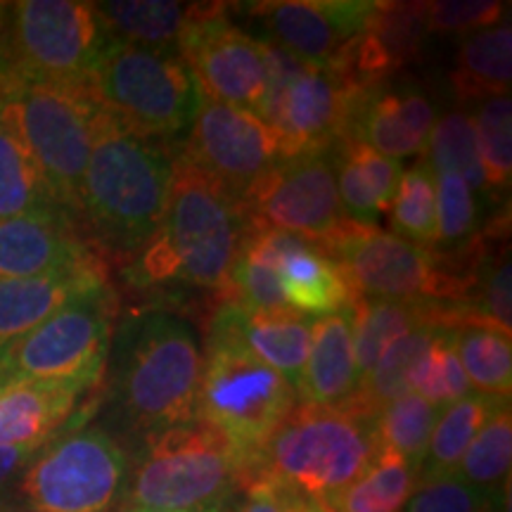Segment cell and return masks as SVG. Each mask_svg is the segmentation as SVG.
Segmentation results:
<instances>
[{
  "label": "cell",
  "instance_id": "32",
  "mask_svg": "<svg viewBox=\"0 0 512 512\" xmlns=\"http://www.w3.org/2000/svg\"><path fill=\"white\" fill-rule=\"evenodd\" d=\"M498 401L501 399L470 394L441 408L437 422H434L430 444H427L425 460L418 470V479L453 475Z\"/></svg>",
  "mask_w": 512,
  "mask_h": 512
},
{
  "label": "cell",
  "instance_id": "5",
  "mask_svg": "<svg viewBox=\"0 0 512 512\" xmlns=\"http://www.w3.org/2000/svg\"><path fill=\"white\" fill-rule=\"evenodd\" d=\"M86 86L107 117L169 145L188 136L202 102L195 76L176 50L121 41L107 43Z\"/></svg>",
  "mask_w": 512,
  "mask_h": 512
},
{
  "label": "cell",
  "instance_id": "11",
  "mask_svg": "<svg viewBox=\"0 0 512 512\" xmlns=\"http://www.w3.org/2000/svg\"><path fill=\"white\" fill-rule=\"evenodd\" d=\"M128 479L131 460L117 439L81 427L43 446L17 486L29 512H110L124 501Z\"/></svg>",
  "mask_w": 512,
  "mask_h": 512
},
{
  "label": "cell",
  "instance_id": "40",
  "mask_svg": "<svg viewBox=\"0 0 512 512\" xmlns=\"http://www.w3.org/2000/svg\"><path fill=\"white\" fill-rule=\"evenodd\" d=\"M496 496L467 484L458 472L418 479L401 512H496Z\"/></svg>",
  "mask_w": 512,
  "mask_h": 512
},
{
  "label": "cell",
  "instance_id": "13",
  "mask_svg": "<svg viewBox=\"0 0 512 512\" xmlns=\"http://www.w3.org/2000/svg\"><path fill=\"white\" fill-rule=\"evenodd\" d=\"M240 204L254 226L285 230L325 252L349 226L339 202L335 147L283 157Z\"/></svg>",
  "mask_w": 512,
  "mask_h": 512
},
{
  "label": "cell",
  "instance_id": "34",
  "mask_svg": "<svg viewBox=\"0 0 512 512\" xmlns=\"http://www.w3.org/2000/svg\"><path fill=\"white\" fill-rule=\"evenodd\" d=\"M512 465V415L510 403L498 401L489 418L472 439L458 465V475L467 484L501 498L508 491Z\"/></svg>",
  "mask_w": 512,
  "mask_h": 512
},
{
  "label": "cell",
  "instance_id": "6",
  "mask_svg": "<svg viewBox=\"0 0 512 512\" xmlns=\"http://www.w3.org/2000/svg\"><path fill=\"white\" fill-rule=\"evenodd\" d=\"M242 458L233 444L200 418L140 439L131 463L126 508L209 510L240 489Z\"/></svg>",
  "mask_w": 512,
  "mask_h": 512
},
{
  "label": "cell",
  "instance_id": "31",
  "mask_svg": "<svg viewBox=\"0 0 512 512\" xmlns=\"http://www.w3.org/2000/svg\"><path fill=\"white\" fill-rule=\"evenodd\" d=\"M453 347L467 382L479 396L510 399L512 347L508 332L484 323H467L453 330Z\"/></svg>",
  "mask_w": 512,
  "mask_h": 512
},
{
  "label": "cell",
  "instance_id": "29",
  "mask_svg": "<svg viewBox=\"0 0 512 512\" xmlns=\"http://www.w3.org/2000/svg\"><path fill=\"white\" fill-rule=\"evenodd\" d=\"M439 325H425V328L411 330L406 335L389 344L375 363V368L358 382L356 392L342 403V411H349L358 418L377 420V415L387 403L399 399L408 392V377L420 356L432 347L439 332Z\"/></svg>",
  "mask_w": 512,
  "mask_h": 512
},
{
  "label": "cell",
  "instance_id": "21",
  "mask_svg": "<svg viewBox=\"0 0 512 512\" xmlns=\"http://www.w3.org/2000/svg\"><path fill=\"white\" fill-rule=\"evenodd\" d=\"M278 278L285 302L304 318H325L351 304V290L339 266L313 242L273 228Z\"/></svg>",
  "mask_w": 512,
  "mask_h": 512
},
{
  "label": "cell",
  "instance_id": "20",
  "mask_svg": "<svg viewBox=\"0 0 512 512\" xmlns=\"http://www.w3.org/2000/svg\"><path fill=\"white\" fill-rule=\"evenodd\" d=\"M74 221L64 211L0 221V280L38 278L100 261Z\"/></svg>",
  "mask_w": 512,
  "mask_h": 512
},
{
  "label": "cell",
  "instance_id": "18",
  "mask_svg": "<svg viewBox=\"0 0 512 512\" xmlns=\"http://www.w3.org/2000/svg\"><path fill=\"white\" fill-rule=\"evenodd\" d=\"M427 34L425 3H375L366 29L332 69L356 88H380L418 60Z\"/></svg>",
  "mask_w": 512,
  "mask_h": 512
},
{
  "label": "cell",
  "instance_id": "17",
  "mask_svg": "<svg viewBox=\"0 0 512 512\" xmlns=\"http://www.w3.org/2000/svg\"><path fill=\"white\" fill-rule=\"evenodd\" d=\"M264 41L306 64L332 67L366 29L375 0H275L249 5Z\"/></svg>",
  "mask_w": 512,
  "mask_h": 512
},
{
  "label": "cell",
  "instance_id": "42",
  "mask_svg": "<svg viewBox=\"0 0 512 512\" xmlns=\"http://www.w3.org/2000/svg\"><path fill=\"white\" fill-rule=\"evenodd\" d=\"M508 3L501 0H434L425 3L427 31L434 34H475L496 27Z\"/></svg>",
  "mask_w": 512,
  "mask_h": 512
},
{
  "label": "cell",
  "instance_id": "49",
  "mask_svg": "<svg viewBox=\"0 0 512 512\" xmlns=\"http://www.w3.org/2000/svg\"><path fill=\"white\" fill-rule=\"evenodd\" d=\"M0 512H24V510H15V508H3V505H0Z\"/></svg>",
  "mask_w": 512,
  "mask_h": 512
},
{
  "label": "cell",
  "instance_id": "37",
  "mask_svg": "<svg viewBox=\"0 0 512 512\" xmlns=\"http://www.w3.org/2000/svg\"><path fill=\"white\" fill-rule=\"evenodd\" d=\"M427 157L434 174L451 171L470 185L472 192H484L486 181L482 162H479L475 121L470 112L453 110L434 124L430 140H427Z\"/></svg>",
  "mask_w": 512,
  "mask_h": 512
},
{
  "label": "cell",
  "instance_id": "39",
  "mask_svg": "<svg viewBox=\"0 0 512 512\" xmlns=\"http://www.w3.org/2000/svg\"><path fill=\"white\" fill-rule=\"evenodd\" d=\"M453 330L444 328L432 342V347L420 356L408 377V392L422 396L425 401L444 408L472 394L465 370L460 366L456 347H453Z\"/></svg>",
  "mask_w": 512,
  "mask_h": 512
},
{
  "label": "cell",
  "instance_id": "3",
  "mask_svg": "<svg viewBox=\"0 0 512 512\" xmlns=\"http://www.w3.org/2000/svg\"><path fill=\"white\" fill-rule=\"evenodd\" d=\"M174 145L138 136L100 110L81 185V216L112 254L133 261L162 223Z\"/></svg>",
  "mask_w": 512,
  "mask_h": 512
},
{
  "label": "cell",
  "instance_id": "38",
  "mask_svg": "<svg viewBox=\"0 0 512 512\" xmlns=\"http://www.w3.org/2000/svg\"><path fill=\"white\" fill-rule=\"evenodd\" d=\"M475 133L486 190H508L512 178V102L510 95H494L477 105Z\"/></svg>",
  "mask_w": 512,
  "mask_h": 512
},
{
  "label": "cell",
  "instance_id": "30",
  "mask_svg": "<svg viewBox=\"0 0 512 512\" xmlns=\"http://www.w3.org/2000/svg\"><path fill=\"white\" fill-rule=\"evenodd\" d=\"M46 211L64 209L57 204L15 126L0 112V221Z\"/></svg>",
  "mask_w": 512,
  "mask_h": 512
},
{
  "label": "cell",
  "instance_id": "36",
  "mask_svg": "<svg viewBox=\"0 0 512 512\" xmlns=\"http://www.w3.org/2000/svg\"><path fill=\"white\" fill-rule=\"evenodd\" d=\"M392 233L415 245H437V190L434 171L425 157L403 171L394 202L387 211Z\"/></svg>",
  "mask_w": 512,
  "mask_h": 512
},
{
  "label": "cell",
  "instance_id": "26",
  "mask_svg": "<svg viewBox=\"0 0 512 512\" xmlns=\"http://www.w3.org/2000/svg\"><path fill=\"white\" fill-rule=\"evenodd\" d=\"M356 387L351 311L347 306L332 316L313 320L309 358L299 382V401L316 406H342Z\"/></svg>",
  "mask_w": 512,
  "mask_h": 512
},
{
  "label": "cell",
  "instance_id": "27",
  "mask_svg": "<svg viewBox=\"0 0 512 512\" xmlns=\"http://www.w3.org/2000/svg\"><path fill=\"white\" fill-rule=\"evenodd\" d=\"M93 5L110 41L164 50H176L183 31L209 8L176 0H110Z\"/></svg>",
  "mask_w": 512,
  "mask_h": 512
},
{
  "label": "cell",
  "instance_id": "12",
  "mask_svg": "<svg viewBox=\"0 0 512 512\" xmlns=\"http://www.w3.org/2000/svg\"><path fill=\"white\" fill-rule=\"evenodd\" d=\"M110 38L93 3L19 0L8 10L10 76L86 86Z\"/></svg>",
  "mask_w": 512,
  "mask_h": 512
},
{
  "label": "cell",
  "instance_id": "24",
  "mask_svg": "<svg viewBox=\"0 0 512 512\" xmlns=\"http://www.w3.org/2000/svg\"><path fill=\"white\" fill-rule=\"evenodd\" d=\"M351 342L358 382L380 361L384 349L406 332L439 325L458 328V306L387 302V299H351Z\"/></svg>",
  "mask_w": 512,
  "mask_h": 512
},
{
  "label": "cell",
  "instance_id": "46",
  "mask_svg": "<svg viewBox=\"0 0 512 512\" xmlns=\"http://www.w3.org/2000/svg\"><path fill=\"white\" fill-rule=\"evenodd\" d=\"M38 451L41 448H0V489H5L12 479L22 475V470Z\"/></svg>",
  "mask_w": 512,
  "mask_h": 512
},
{
  "label": "cell",
  "instance_id": "33",
  "mask_svg": "<svg viewBox=\"0 0 512 512\" xmlns=\"http://www.w3.org/2000/svg\"><path fill=\"white\" fill-rule=\"evenodd\" d=\"M418 484V470L387 448H377L373 463L337 498L332 512H401Z\"/></svg>",
  "mask_w": 512,
  "mask_h": 512
},
{
  "label": "cell",
  "instance_id": "14",
  "mask_svg": "<svg viewBox=\"0 0 512 512\" xmlns=\"http://www.w3.org/2000/svg\"><path fill=\"white\" fill-rule=\"evenodd\" d=\"M178 147L238 200L283 159L278 136L259 114L207 98Z\"/></svg>",
  "mask_w": 512,
  "mask_h": 512
},
{
  "label": "cell",
  "instance_id": "2",
  "mask_svg": "<svg viewBox=\"0 0 512 512\" xmlns=\"http://www.w3.org/2000/svg\"><path fill=\"white\" fill-rule=\"evenodd\" d=\"M110 396L138 439L197 418L204 356L185 320L140 311L112 339Z\"/></svg>",
  "mask_w": 512,
  "mask_h": 512
},
{
  "label": "cell",
  "instance_id": "7",
  "mask_svg": "<svg viewBox=\"0 0 512 512\" xmlns=\"http://www.w3.org/2000/svg\"><path fill=\"white\" fill-rule=\"evenodd\" d=\"M0 112L24 140L57 204L79 219L83 174L100 117L88 86L8 76L0 83Z\"/></svg>",
  "mask_w": 512,
  "mask_h": 512
},
{
  "label": "cell",
  "instance_id": "28",
  "mask_svg": "<svg viewBox=\"0 0 512 512\" xmlns=\"http://www.w3.org/2000/svg\"><path fill=\"white\" fill-rule=\"evenodd\" d=\"M512 29L510 24L467 34L451 69L453 91L460 100L482 102L494 95H510Z\"/></svg>",
  "mask_w": 512,
  "mask_h": 512
},
{
  "label": "cell",
  "instance_id": "41",
  "mask_svg": "<svg viewBox=\"0 0 512 512\" xmlns=\"http://www.w3.org/2000/svg\"><path fill=\"white\" fill-rule=\"evenodd\" d=\"M437 190V245H458L477 226V197L463 178L441 171L434 174Z\"/></svg>",
  "mask_w": 512,
  "mask_h": 512
},
{
  "label": "cell",
  "instance_id": "8",
  "mask_svg": "<svg viewBox=\"0 0 512 512\" xmlns=\"http://www.w3.org/2000/svg\"><path fill=\"white\" fill-rule=\"evenodd\" d=\"M328 256L347 278L354 299L441 304L465 302L477 285V268L415 245L380 226L349 221Z\"/></svg>",
  "mask_w": 512,
  "mask_h": 512
},
{
  "label": "cell",
  "instance_id": "4",
  "mask_svg": "<svg viewBox=\"0 0 512 512\" xmlns=\"http://www.w3.org/2000/svg\"><path fill=\"white\" fill-rule=\"evenodd\" d=\"M377 448L375 420L299 401L242 467L240 489L259 482L285 484L332 512L337 498L373 463Z\"/></svg>",
  "mask_w": 512,
  "mask_h": 512
},
{
  "label": "cell",
  "instance_id": "23",
  "mask_svg": "<svg viewBox=\"0 0 512 512\" xmlns=\"http://www.w3.org/2000/svg\"><path fill=\"white\" fill-rule=\"evenodd\" d=\"M88 387L22 380L0 387V448H43L76 411Z\"/></svg>",
  "mask_w": 512,
  "mask_h": 512
},
{
  "label": "cell",
  "instance_id": "15",
  "mask_svg": "<svg viewBox=\"0 0 512 512\" xmlns=\"http://www.w3.org/2000/svg\"><path fill=\"white\" fill-rule=\"evenodd\" d=\"M176 53L195 76L202 98L256 112L264 98L261 41L235 27L223 5H209L178 38Z\"/></svg>",
  "mask_w": 512,
  "mask_h": 512
},
{
  "label": "cell",
  "instance_id": "9",
  "mask_svg": "<svg viewBox=\"0 0 512 512\" xmlns=\"http://www.w3.org/2000/svg\"><path fill=\"white\" fill-rule=\"evenodd\" d=\"M117 318L110 285L64 304L38 328L0 351V387L10 382H69L93 389L107 368Z\"/></svg>",
  "mask_w": 512,
  "mask_h": 512
},
{
  "label": "cell",
  "instance_id": "35",
  "mask_svg": "<svg viewBox=\"0 0 512 512\" xmlns=\"http://www.w3.org/2000/svg\"><path fill=\"white\" fill-rule=\"evenodd\" d=\"M439 411L441 408L418 394H401L399 399L387 403L377 415V444L408 460L415 470H420Z\"/></svg>",
  "mask_w": 512,
  "mask_h": 512
},
{
  "label": "cell",
  "instance_id": "25",
  "mask_svg": "<svg viewBox=\"0 0 512 512\" xmlns=\"http://www.w3.org/2000/svg\"><path fill=\"white\" fill-rule=\"evenodd\" d=\"M337 190L344 214L361 226H377L392 207L403 166L368 147L358 138H344L335 145Z\"/></svg>",
  "mask_w": 512,
  "mask_h": 512
},
{
  "label": "cell",
  "instance_id": "16",
  "mask_svg": "<svg viewBox=\"0 0 512 512\" xmlns=\"http://www.w3.org/2000/svg\"><path fill=\"white\" fill-rule=\"evenodd\" d=\"M363 91L368 88L351 86L337 69L304 62L278 100L261 110L259 117L278 136L283 157L332 150L349 136L351 112Z\"/></svg>",
  "mask_w": 512,
  "mask_h": 512
},
{
  "label": "cell",
  "instance_id": "1",
  "mask_svg": "<svg viewBox=\"0 0 512 512\" xmlns=\"http://www.w3.org/2000/svg\"><path fill=\"white\" fill-rule=\"evenodd\" d=\"M249 223L238 197L174 145V178L162 223L133 256L136 285H188L223 292Z\"/></svg>",
  "mask_w": 512,
  "mask_h": 512
},
{
  "label": "cell",
  "instance_id": "19",
  "mask_svg": "<svg viewBox=\"0 0 512 512\" xmlns=\"http://www.w3.org/2000/svg\"><path fill=\"white\" fill-rule=\"evenodd\" d=\"M311 318L294 311H252L223 302L209 323L211 342H223L259 358L297 389L311 347Z\"/></svg>",
  "mask_w": 512,
  "mask_h": 512
},
{
  "label": "cell",
  "instance_id": "22",
  "mask_svg": "<svg viewBox=\"0 0 512 512\" xmlns=\"http://www.w3.org/2000/svg\"><path fill=\"white\" fill-rule=\"evenodd\" d=\"M105 283L102 261L38 278L0 280V351L29 335L64 304Z\"/></svg>",
  "mask_w": 512,
  "mask_h": 512
},
{
  "label": "cell",
  "instance_id": "45",
  "mask_svg": "<svg viewBox=\"0 0 512 512\" xmlns=\"http://www.w3.org/2000/svg\"><path fill=\"white\" fill-rule=\"evenodd\" d=\"M394 102L403 124L427 143L434 124H437V114H434L432 102L420 93H394Z\"/></svg>",
  "mask_w": 512,
  "mask_h": 512
},
{
  "label": "cell",
  "instance_id": "44",
  "mask_svg": "<svg viewBox=\"0 0 512 512\" xmlns=\"http://www.w3.org/2000/svg\"><path fill=\"white\" fill-rule=\"evenodd\" d=\"M247 501L240 512H323L316 503L285 484L259 482L247 486Z\"/></svg>",
  "mask_w": 512,
  "mask_h": 512
},
{
  "label": "cell",
  "instance_id": "43",
  "mask_svg": "<svg viewBox=\"0 0 512 512\" xmlns=\"http://www.w3.org/2000/svg\"><path fill=\"white\" fill-rule=\"evenodd\" d=\"M482 278V294H479L477 306H470L475 316L491 328L508 332L512 328V297H510V256L508 249L496 256V261L486 268Z\"/></svg>",
  "mask_w": 512,
  "mask_h": 512
},
{
  "label": "cell",
  "instance_id": "48",
  "mask_svg": "<svg viewBox=\"0 0 512 512\" xmlns=\"http://www.w3.org/2000/svg\"><path fill=\"white\" fill-rule=\"evenodd\" d=\"M119 512H221V508H209V510H145V508H124Z\"/></svg>",
  "mask_w": 512,
  "mask_h": 512
},
{
  "label": "cell",
  "instance_id": "10",
  "mask_svg": "<svg viewBox=\"0 0 512 512\" xmlns=\"http://www.w3.org/2000/svg\"><path fill=\"white\" fill-rule=\"evenodd\" d=\"M297 403V389L283 375L247 351L207 339L197 418L233 444L242 467L261 451Z\"/></svg>",
  "mask_w": 512,
  "mask_h": 512
},
{
  "label": "cell",
  "instance_id": "47",
  "mask_svg": "<svg viewBox=\"0 0 512 512\" xmlns=\"http://www.w3.org/2000/svg\"><path fill=\"white\" fill-rule=\"evenodd\" d=\"M8 10L10 3H0V83L10 76V55H8Z\"/></svg>",
  "mask_w": 512,
  "mask_h": 512
}]
</instances>
